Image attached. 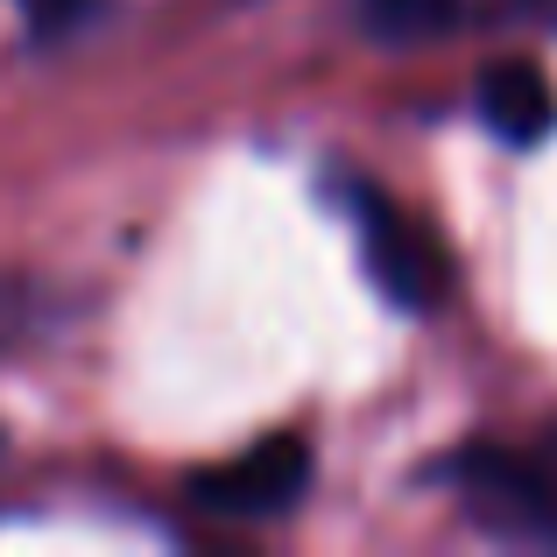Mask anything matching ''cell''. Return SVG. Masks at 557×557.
I'll list each match as a JSON object with an SVG mask.
<instances>
[{
    "label": "cell",
    "mask_w": 557,
    "mask_h": 557,
    "mask_svg": "<svg viewBox=\"0 0 557 557\" xmlns=\"http://www.w3.org/2000/svg\"><path fill=\"white\" fill-rule=\"evenodd\" d=\"M445 480L494 536L508 544H557V417L530 437H480L451 451Z\"/></svg>",
    "instance_id": "6da1fadb"
},
{
    "label": "cell",
    "mask_w": 557,
    "mask_h": 557,
    "mask_svg": "<svg viewBox=\"0 0 557 557\" xmlns=\"http://www.w3.org/2000/svg\"><path fill=\"white\" fill-rule=\"evenodd\" d=\"M346 212L360 233V261H368L374 289L403 311H437L451 297V255L409 205H395L374 184H346Z\"/></svg>",
    "instance_id": "7a4b0ae2"
},
{
    "label": "cell",
    "mask_w": 557,
    "mask_h": 557,
    "mask_svg": "<svg viewBox=\"0 0 557 557\" xmlns=\"http://www.w3.org/2000/svg\"><path fill=\"white\" fill-rule=\"evenodd\" d=\"M311 487V445L297 431H275L261 445H247L240 459L226 466H198L184 480L190 508L205 516H233V522H269V516H289Z\"/></svg>",
    "instance_id": "3957f363"
},
{
    "label": "cell",
    "mask_w": 557,
    "mask_h": 557,
    "mask_svg": "<svg viewBox=\"0 0 557 557\" xmlns=\"http://www.w3.org/2000/svg\"><path fill=\"white\" fill-rule=\"evenodd\" d=\"M473 113L487 121L494 141H508V149H536V141L557 135V85H550L544 64H530V57H502V64L480 71Z\"/></svg>",
    "instance_id": "277c9868"
},
{
    "label": "cell",
    "mask_w": 557,
    "mask_h": 557,
    "mask_svg": "<svg viewBox=\"0 0 557 557\" xmlns=\"http://www.w3.org/2000/svg\"><path fill=\"white\" fill-rule=\"evenodd\" d=\"M466 0H360V22L381 42H431L445 28H459Z\"/></svg>",
    "instance_id": "5b68a950"
},
{
    "label": "cell",
    "mask_w": 557,
    "mask_h": 557,
    "mask_svg": "<svg viewBox=\"0 0 557 557\" xmlns=\"http://www.w3.org/2000/svg\"><path fill=\"white\" fill-rule=\"evenodd\" d=\"M22 8H28V14H36V22H64V14H71V8H78V0H22Z\"/></svg>",
    "instance_id": "8992f818"
},
{
    "label": "cell",
    "mask_w": 557,
    "mask_h": 557,
    "mask_svg": "<svg viewBox=\"0 0 557 557\" xmlns=\"http://www.w3.org/2000/svg\"><path fill=\"white\" fill-rule=\"evenodd\" d=\"M508 8H522V14H536V22H557V0H508Z\"/></svg>",
    "instance_id": "52a82bcc"
}]
</instances>
